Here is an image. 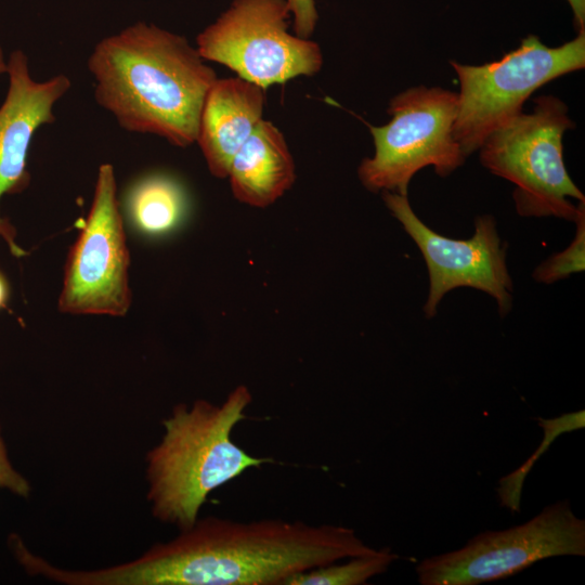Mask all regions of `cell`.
<instances>
[{"label": "cell", "instance_id": "22", "mask_svg": "<svg viewBox=\"0 0 585 585\" xmlns=\"http://www.w3.org/2000/svg\"><path fill=\"white\" fill-rule=\"evenodd\" d=\"M6 73V63L3 60V53L0 48V75Z\"/></svg>", "mask_w": 585, "mask_h": 585}, {"label": "cell", "instance_id": "16", "mask_svg": "<svg viewBox=\"0 0 585 585\" xmlns=\"http://www.w3.org/2000/svg\"><path fill=\"white\" fill-rule=\"evenodd\" d=\"M540 426L544 430L543 441L540 443L536 452L528 458L517 470L499 480L497 489L500 504L511 511L520 510V499L523 481L536 459L547 451L554 440L564 432L574 431L585 427L584 410L563 414L559 417L545 419L538 418Z\"/></svg>", "mask_w": 585, "mask_h": 585}, {"label": "cell", "instance_id": "4", "mask_svg": "<svg viewBox=\"0 0 585 585\" xmlns=\"http://www.w3.org/2000/svg\"><path fill=\"white\" fill-rule=\"evenodd\" d=\"M573 125L561 100L542 95L532 113H519L480 146L482 165L516 185L512 196L520 216L574 222L584 208L585 197L563 161L562 136Z\"/></svg>", "mask_w": 585, "mask_h": 585}, {"label": "cell", "instance_id": "18", "mask_svg": "<svg viewBox=\"0 0 585 585\" xmlns=\"http://www.w3.org/2000/svg\"><path fill=\"white\" fill-rule=\"evenodd\" d=\"M287 3L292 16L295 35L304 39H310L318 20L315 1L287 0Z\"/></svg>", "mask_w": 585, "mask_h": 585}, {"label": "cell", "instance_id": "6", "mask_svg": "<svg viewBox=\"0 0 585 585\" xmlns=\"http://www.w3.org/2000/svg\"><path fill=\"white\" fill-rule=\"evenodd\" d=\"M457 107L458 94L442 88L420 86L395 95L388 108L390 121L367 125L375 154L358 169L362 184L372 192L407 196L420 169L432 166L446 177L460 167L466 157L454 136Z\"/></svg>", "mask_w": 585, "mask_h": 585}, {"label": "cell", "instance_id": "19", "mask_svg": "<svg viewBox=\"0 0 585 585\" xmlns=\"http://www.w3.org/2000/svg\"><path fill=\"white\" fill-rule=\"evenodd\" d=\"M0 487L6 489L20 496H28L30 486L11 465L3 441L0 437Z\"/></svg>", "mask_w": 585, "mask_h": 585}, {"label": "cell", "instance_id": "14", "mask_svg": "<svg viewBox=\"0 0 585 585\" xmlns=\"http://www.w3.org/2000/svg\"><path fill=\"white\" fill-rule=\"evenodd\" d=\"M125 197V210L131 224L147 236L173 231L186 212L183 187L177 180L160 173L136 180Z\"/></svg>", "mask_w": 585, "mask_h": 585}, {"label": "cell", "instance_id": "7", "mask_svg": "<svg viewBox=\"0 0 585 585\" xmlns=\"http://www.w3.org/2000/svg\"><path fill=\"white\" fill-rule=\"evenodd\" d=\"M287 0H233L196 39L205 61L222 64L263 89L298 76H312L323 64L320 46L288 31Z\"/></svg>", "mask_w": 585, "mask_h": 585}, {"label": "cell", "instance_id": "12", "mask_svg": "<svg viewBox=\"0 0 585 585\" xmlns=\"http://www.w3.org/2000/svg\"><path fill=\"white\" fill-rule=\"evenodd\" d=\"M264 100L262 87L238 76L212 83L196 138L211 174L227 177L232 158L262 119Z\"/></svg>", "mask_w": 585, "mask_h": 585}, {"label": "cell", "instance_id": "5", "mask_svg": "<svg viewBox=\"0 0 585 585\" xmlns=\"http://www.w3.org/2000/svg\"><path fill=\"white\" fill-rule=\"evenodd\" d=\"M458 81L454 136L465 157L519 113L540 87L585 65V32L556 48L530 35L514 51L483 65L451 61Z\"/></svg>", "mask_w": 585, "mask_h": 585}, {"label": "cell", "instance_id": "1", "mask_svg": "<svg viewBox=\"0 0 585 585\" xmlns=\"http://www.w3.org/2000/svg\"><path fill=\"white\" fill-rule=\"evenodd\" d=\"M377 551L342 525L207 517L133 561L62 570L60 578L70 585H284L298 573Z\"/></svg>", "mask_w": 585, "mask_h": 585}, {"label": "cell", "instance_id": "2", "mask_svg": "<svg viewBox=\"0 0 585 585\" xmlns=\"http://www.w3.org/2000/svg\"><path fill=\"white\" fill-rule=\"evenodd\" d=\"M88 68L96 103L122 129L179 147L196 142L203 104L217 75L184 37L139 22L102 39Z\"/></svg>", "mask_w": 585, "mask_h": 585}, {"label": "cell", "instance_id": "15", "mask_svg": "<svg viewBox=\"0 0 585 585\" xmlns=\"http://www.w3.org/2000/svg\"><path fill=\"white\" fill-rule=\"evenodd\" d=\"M398 555L389 548L377 552L348 558L347 562H332L289 577L284 585H362L388 570Z\"/></svg>", "mask_w": 585, "mask_h": 585}, {"label": "cell", "instance_id": "10", "mask_svg": "<svg viewBox=\"0 0 585 585\" xmlns=\"http://www.w3.org/2000/svg\"><path fill=\"white\" fill-rule=\"evenodd\" d=\"M387 208L418 246L429 273V294L424 306L428 318L442 298L457 287H471L492 296L500 315L512 307V282L506 265V248L492 216H479L468 239H454L431 230L412 209L407 196L384 191Z\"/></svg>", "mask_w": 585, "mask_h": 585}, {"label": "cell", "instance_id": "8", "mask_svg": "<svg viewBox=\"0 0 585 585\" xmlns=\"http://www.w3.org/2000/svg\"><path fill=\"white\" fill-rule=\"evenodd\" d=\"M584 555L585 521L568 500H560L522 524L484 531L459 549L424 559L416 573L421 585H477L514 575L545 558Z\"/></svg>", "mask_w": 585, "mask_h": 585}, {"label": "cell", "instance_id": "11", "mask_svg": "<svg viewBox=\"0 0 585 585\" xmlns=\"http://www.w3.org/2000/svg\"><path fill=\"white\" fill-rule=\"evenodd\" d=\"M9 90L0 106V199L17 194L30 182L27 159L31 140L43 125L54 122L53 107L67 93L72 82L64 74L44 81L35 80L28 60L21 50L6 63ZM0 239L11 253L22 258L27 252L16 243V230L0 212Z\"/></svg>", "mask_w": 585, "mask_h": 585}, {"label": "cell", "instance_id": "20", "mask_svg": "<svg viewBox=\"0 0 585 585\" xmlns=\"http://www.w3.org/2000/svg\"><path fill=\"white\" fill-rule=\"evenodd\" d=\"M573 11L574 22L578 31L584 30L585 25V0H567Z\"/></svg>", "mask_w": 585, "mask_h": 585}, {"label": "cell", "instance_id": "21", "mask_svg": "<svg viewBox=\"0 0 585 585\" xmlns=\"http://www.w3.org/2000/svg\"><path fill=\"white\" fill-rule=\"evenodd\" d=\"M11 288L8 278L0 271V311L5 309L10 300Z\"/></svg>", "mask_w": 585, "mask_h": 585}, {"label": "cell", "instance_id": "17", "mask_svg": "<svg viewBox=\"0 0 585 585\" xmlns=\"http://www.w3.org/2000/svg\"><path fill=\"white\" fill-rule=\"evenodd\" d=\"M576 233L571 244L562 251L544 260L533 272V277L544 284H552L585 268V207L574 221Z\"/></svg>", "mask_w": 585, "mask_h": 585}, {"label": "cell", "instance_id": "13", "mask_svg": "<svg viewBox=\"0 0 585 585\" xmlns=\"http://www.w3.org/2000/svg\"><path fill=\"white\" fill-rule=\"evenodd\" d=\"M234 196L253 207H266L295 181V165L280 129L261 119L232 158L227 177Z\"/></svg>", "mask_w": 585, "mask_h": 585}, {"label": "cell", "instance_id": "9", "mask_svg": "<svg viewBox=\"0 0 585 585\" xmlns=\"http://www.w3.org/2000/svg\"><path fill=\"white\" fill-rule=\"evenodd\" d=\"M129 266L114 167L103 164L88 217L67 256L58 310L73 315L125 316L132 300Z\"/></svg>", "mask_w": 585, "mask_h": 585}, {"label": "cell", "instance_id": "3", "mask_svg": "<svg viewBox=\"0 0 585 585\" xmlns=\"http://www.w3.org/2000/svg\"><path fill=\"white\" fill-rule=\"evenodd\" d=\"M251 401L250 390L240 385L221 404H179L164 420V435L146 459L147 497L158 520L190 529L213 490L272 461L248 454L232 439Z\"/></svg>", "mask_w": 585, "mask_h": 585}]
</instances>
